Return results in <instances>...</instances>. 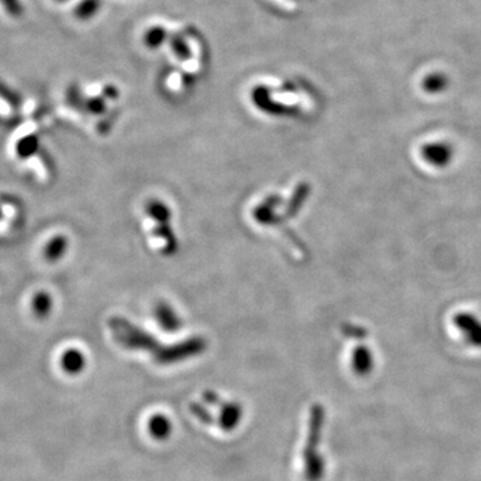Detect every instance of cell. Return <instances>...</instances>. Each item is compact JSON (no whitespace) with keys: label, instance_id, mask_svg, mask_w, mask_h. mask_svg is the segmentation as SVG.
Wrapping results in <instances>:
<instances>
[{"label":"cell","instance_id":"obj_15","mask_svg":"<svg viewBox=\"0 0 481 481\" xmlns=\"http://www.w3.org/2000/svg\"><path fill=\"white\" fill-rule=\"evenodd\" d=\"M56 1H59V3H63V1H67V0H56Z\"/></svg>","mask_w":481,"mask_h":481},{"label":"cell","instance_id":"obj_11","mask_svg":"<svg viewBox=\"0 0 481 481\" xmlns=\"http://www.w3.org/2000/svg\"><path fill=\"white\" fill-rule=\"evenodd\" d=\"M65 249H66V240H63L62 237H53V240L47 243L44 253L50 261H55L56 258L60 257V254L65 252Z\"/></svg>","mask_w":481,"mask_h":481},{"label":"cell","instance_id":"obj_14","mask_svg":"<svg viewBox=\"0 0 481 481\" xmlns=\"http://www.w3.org/2000/svg\"><path fill=\"white\" fill-rule=\"evenodd\" d=\"M203 399H205L206 402H209V404H218V402H219L218 396H217L215 393H212V392H206L205 396H203Z\"/></svg>","mask_w":481,"mask_h":481},{"label":"cell","instance_id":"obj_1","mask_svg":"<svg viewBox=\"0 0 481 481\" xmlns=\"http://www.w3.org/2000/svg\"><path fill=\"white\" fill-rule=\"evenodd\" d=\"M323 423V411L319 405L313 408L312 423L309 430L307 452H305V473L309 481L320 480L323 475V460L316 452V447L319 445Z\"/></svg>","mask_w":481,"mask_h":481},{"label":"cell","instance_id":"obj_13","mask_svg":"<svg viewBox=\"0 0 481 481\" xmlns=\"http://www.w3.org/2000/svg\"><path fill=\"white\" fill-rule=\"evenodd\" d=\"M1 3L6 7L7 13H11L13 16H19L22 13V7L18 0H1Z\"/></svg>","mask_w":481,"mask_h":481},{"label":"cell","instance_id":"obj_3","mask_svg":"<svg viewBox=\"0 0 481 481\" xmlns=\"http://www.w3.org/2000/svg\"><path fill=\"white\" fill-rule=\"evenodd\" d=\"M454 323L469 345L481 347V320L477 316L461 312L454 316Z\"/></svg>","mask_w":481,"mask_h":481},{"label":"cell","instance_id":"obj_10","mask_svg":"<svg viewBox=\"0 0 481 481\" xmlns=\"http://www.w3.org/2000/svg\"><path fill=\"white\" fill-rule=\"evenodd\" d=\"M98 10H99V0H83L75 8L74 13L78 19H89L98 13Z\"/></svg>","mask_w":481,"mask_h":481},{"label":"cell","instance_id":"obj_7","mask_svg":"<svg viewBox=\"0 0 481 481\" xmlns=\"http://www.w3.org/2000/svg\"><path fill=\"white\" fill-rule=\"evenodd\" d=\"M353 368L359 374L369 373L373 368V354L366 347H359L353 353Z\"/></svg>","mask_w":481,"mask_h":481},{"label":"cell","instance_id":"obj_5","mask_svg":"<svg viewBox=\"0 0 481 481\" xmlns=\"http://www.w3.org/2000/svg\"><path fill=\"white\" fill-rule=\"evenodd\" d=\"M242 417V408L240 404L229 402L221 408L219 425L224 430H231L238 425Z\"/></svg>","mask_w":481,"mask_h":481},{"label":"cell","instance_id":"obj_8","mask_svg":"<svg viewBox=\"0 0 481 481\" xmlns=\"http://www.w3.org/2000/svg\"><path fill=\"white\" fill-rule=\"evenodd\" d=\"M449 79L442 72H432L423 80V89L428 94H440L447 90Z\"/></svg>","mask_w":481,"mask_h":481},{"label":"cell","instance_id":"obj_4","mask_svg":"<svg viewBox=\"0 0 481 481\" xmlns=\"http://www.w3.org/2000/svg\"><path fill=\"white\" fill-rule=\"evenodd\" d=\"M84 364H86V359L78 349L70 347L62 353L60 366L63 368V371H66L67 373H79L80 371L84 368Z\"/></svg>","mask_w":481,"mask_h":481},{"label":"cell","instance_id":"obj_9","mask_svg":"<svg viewBox=\"0 0 481 481\" xmlns=\"http://www.w3.org/2000/svg\"><path fill=\"white\" fill-rule=\"evenodd\" d=\"M53 309V298L50 297V294L46 292H40L34 295V298H31V310H34V313L38 317H46L50 314Z\"/></svg>","mask_w":481,"mask_h":481},{"label":"cell","instance_id":"obj_12","mask_svg":"<svg viewBox=\"0 0 481 481\" xmlns=\"http://www.w3.org/2000/svg\"><path fill=\"white\" fill-rule=\"evenodd\" d=\"M191 412L195 414L200 421H203L205 424H210L213 421L212 414L209 413L203 406H200L198 404H193L191 405Z\"/></svg>","mask_w":481,"mask_h":481},{"label":"cell","instance_id":"obj_6","mask_svg":"<svg viewBox=\"0 0 481 481\" xmlns=\"http://www.w3.org/2000/svg\"><path fill=\"white\" fill-rule=\"evenodd\" d=\"M148 432L155 440H165L172 433V423L163 414H154L148 420Z\"/></svg>","mask_w":481,"mask_h":481},{"label":"cell","instance_id":"obj_2","mask_svg":"<svg viewBox=\"0 0 481 481\" xmlns=\"http://www.w3.org/2000/svg\"><path fill=\"white\" fill-rule=\"evenodd\" d=\"M454 146L448 142H430L421 147V157L428 165L433 167H447L454 160Z\"/></svg>","mask_w":481,"mask_h":481}]
</instances>
